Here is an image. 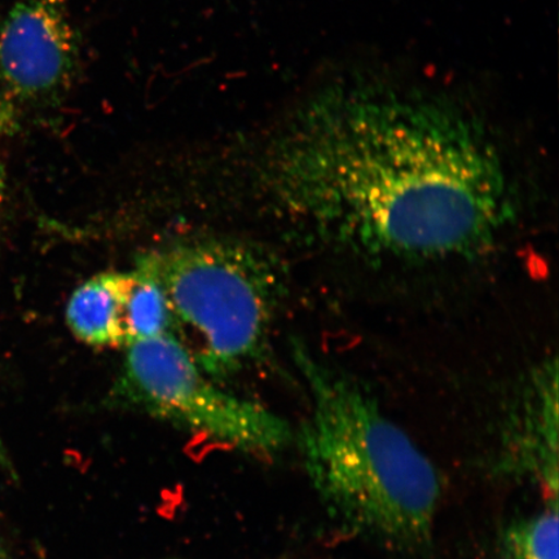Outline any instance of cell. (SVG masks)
Masks as SVG:
<instances>
[{"instance_id":"10","label":"cell","mask_w":559,"mask_h":559,"mask_svg":"<svg viewBox=\"0 0 559 559\" xmlns=\"http://www.w3.org/2000/svg\"><path fill=\"white\" fill-rule=\"evenodd\" d=\"M7 193V174L2 160H0V218H2Z\"/></svg>"},{"instance_id":"2","label":"cell","mask_w":559,"mask_h":559,"mask_svg":"<svg viewBox=\"0 0 559 559\" xmlns=\"http://www.w3.org/2000/svg\"><path fill=\"white\" fill-rule=\"evenodd\" d=\"M311 412L298 436L321 504L354 534L423 549L442 496L438 472L352 376L295 348Z\"/></svg>"},{"instance_id":"11","label":"cell","mask_w":559,"mask_h":559,"mask_svg":"<svg viewBox=\"0 0 559 559\" xmlns=\"http://www.w3.org/2000/svg\"><path fill=\"white\" fill-rule=\"evenodd\" d=\"M0 559H10L4 549L0 548Z\"/></svg>"},{"instance_id":"8","label":"cell","mask_w":559,"mask_h":559,"mask_svg":"<svg viewBox=\"0 0 559 559\" xmlns=\"http://www.w3.org/2000/svg\"><path fill=\"white\" fill-rule=\"evenodd\" d=\"M126 347L170 335L171 317L163 290L140 272H122Z\"/></svg>"},{"instance_id":"3","label":"cell","mask_w":559,"mask_h":559,"mask_svg":"<svg viewBox=\"0 0 559 559\" xmlns=\"http://www.w3.org/2000/svg\"><path fill=\"white\" fill-rule=\"evenodd\" d=\"M138 270L163 290L170 335L202 372L226 379L260 355L280 285L258 251L229 241L177 242L140 258Z\"/></svg>"},{"instance_id":"6","label":"cell","mask_w":559,"mask_h":559,"mask_svg":"<svg viewBox=\"0 0 559 559\" xmlns=\"http://www.w3.org/2000/svg\"><path fill=\"white\" fill-rule=\"evenodd\" d=\"M514 438L528 450V464L557 495L558 362L549 358L530 373L514 411Z\"/></svg>"},{"instance_id":"7","label":"cell","mask_w":559,"mask_h":559,"mask_svg":"<svg viewBox=\"0 0 559 559\" xmlns=\"http://www.w3.org/2000/svg\"><path fill=\"white\" fill-rule=\"evenodd\" d=\"M66 317L70 331L83 344L126 347L122 272L96 275L79 286L69 299Z\"/></svg>"},{"instance_id":"4","label":"cell","mask_w":559,"mask_h":559,"mask_svg":"<svg viewBox=\"0 0 559 559\" xmlns=\"http://www.w3.org/2000/svg\"><path fill=\"white\" fill-rule=\"evenodd\" d=\"M115 393L123 404L251 456H275L293 438L284 418L212 382L171 335L128 347Z\"/></svg>"},{"instance_id":"5","label":"cell","mask_w":559,"mask_h":559,"mask_svg":"<svg viewBox=\"0 0 559 559\" xmlns=\"http://www.w3.org/2000/svg\"><path fill=\"white\" fill-rule=\"evenodd\" d=\"M79 68L67 0H16L0 25V138L64 100Z\"/></svg>"},{"instance_id":"9","label":"cell","mask_w":559,"mask_h":559,"mask_svg":"<svg viewBox=\"0 0 559 559\" xmlns=\"http://www.w3.org/2000/svg\"><path fill=\"white\" fill-rule=\"evenodd\" d=\"M502 551L504 559H558L557 502L540 514L512 524Z\"/></svg>"},{"instance_id":"1","label":"cell","mask_w":559,"mask_h":559,"mask_svg":"<svg viewBox=\"0 0 559 559\" xmlns=\"http://www.w3.org/2000/svg\"><path fill=\"white\" fill-rule=\"evenodd\" d=\"M277 192L321 247L362 260H469L516 216L498 148L454 105L369 83L321 91L276 152Z\"/></svg>"}]
</instances>
